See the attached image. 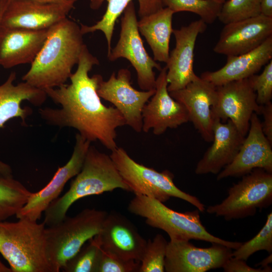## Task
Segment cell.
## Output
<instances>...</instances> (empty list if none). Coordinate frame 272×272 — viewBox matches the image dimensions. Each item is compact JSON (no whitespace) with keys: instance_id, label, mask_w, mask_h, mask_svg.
I'll return each instance as SVG.
<instances>
[{"instance_id":"cell-42","label":"cell","mask_w":272,"mask_h":272,"mask_svg":"<svg viewBox=\"0 0 272 272\" xmlns=\"http://www.w3.org/2000/svg\"><path fill=\"white\" fill-rule=\"evenodd\" d=\"M215 1L222 4L226 2V0H215Z\"/></svg>"},{"instance_id":"cell-13","label":"cell","mask_w":272,"mask_h":272,"mask_svg":"<svg viewBox=\"0 0 272 272\" xmlns=\"http://www.w3.org/2000/svg\"><path fill=\"white\" fill-rule=\"evenodd\" d=\"M91 142L79 133L76 135L73 154L68 162L59 167L51 180L42 189L32 193L27 203L16 214L19 218L40 220L48 206L58 198L65 184L81 171Z\"/></svg>"},{"instance_id":"cell-12","label":"cell","mask_w":272,"mask_h":272,"mask_svg":"<svg viewBox=\"0 0 272 272\" xmlns=\"http://www.w3.org/2000/svg\"><path fill=\"white\" fill-rule=\"evenodd\" d=\"M232 250L218 243L199 248L189 240H170L167 246L165 271L206 272L221 268L232 257Z\"/></svg>"},{"instance_id":"cell-24","label":"cell","mask_w":272,"mask_h":272,"mask_svg":"<svg viewBox=\"0 0 272 272\" xmlns=\"http://www.w3.org/2000/svg\"><path fill=\"white\" fill-rule=\"evenodd\" d=\"M272 58V36L254 49L243 54L227 56L226 64L214 72H205L200 77L216 87L248 78L258 72Z\"/></svg>"},{"instance_id":"cell-19","label":"cell","mask_w":272,"mask_h":272,"mask_svg":"<svg viewBox=\"0 0 272 272\" xmlns=\"http://www.w3.org/2000/svg\"><path fill=\"white\" fill-rule=\"evenodd\" d=\"M272 36V18L260 14L225 24L214 47L215 52L227 56L248 52Z\"/></svg>"},{"instance_id":"cell-18","label":"cell","mask_w":272,"mask_h":272,"mask_svg":"<svg viewBox=\"0 0 272 272\" xmlns=\"http://www.w3.org/2000/svg\"><path fill=\"white\" fill-rule=\"evenodd\" d=\"M74 6L36 0H10L1 26L32 30L48 29L67 18Z\"/></svg>"},{"instance_id":"cell-27","label":"cell","mask_w":272,"mask_h":272,"mask_svg":"<svg viewBox=\"0 0 272 272\" xmlns=\"http://www.w3.org/2000/svg\"><path fill=\"white\" fill-rule=\"evenodd\" d=\"M32 193L14 179L12 173L0 169V221L16 215Z\"/></svg>"},{"instance_id":"cell-31","label":"cell","mask_w":272,"mask_h":272,"mask_svg":"<svg viewBox=\"0 0 272 272\" xmlns=\"http://www.w3.org/2000/svg\"><path fill=\"white\" fill-rule=\"evenodd\" d=\"M260 14V0H228L223 4L218 19L226 24Z\"/></svg>"},{"instance_id":"cell-14","label":"cell","mask_w":272,"mask_h":272,"mask_svg":"<svg viewBox=\"0 0 272 272\" xmlns=\"http://www.w3.org/2000/svg\"><path fill=\"white\" fill-rule=\"evenodd\" d=\"M167 67L160 71L156 78L155 92L142 111V130H153L155 135L164 133L168 128H176L189 121L184 106L173 99L168 91Z\"/></svg>"},{"instance_id":"cell-2","label":"cell","mask_w":272,"mask_h":272,"mask_svg":"<svg viewBox=\"0 0 272 272\" xmlns=\"http://www.w3.org/2000/svg\"><path fill=\"white\" fill-rule=\"evenodd\" d=\"M83 36L80 26L67 18L50 27L23 81L42 90L65 84L85 45Z\"/></svg>"},{"instance_id":"cell-22","label":"cell","mask_w":272,"mask_h":272,"mask_svg":"<svg viewBox=\"0 0 272 272\" xmlns=\"http://www.w3.org/2000/svg\"><path fill=\"white\" fill-rule=\"evenodd\" d=\"M49 29L32 30L1 26L0 65L10 69L31 64L44 44Z\"/></svg>"},{"instance_id":"cell-6","label":"cell","mask_w":272,"mask_h":272,"mask_svg":"<svg viewBox=\"0 0 272 272\" xmlns=\"http://www.w3.org/2000/svg\"><path fill=\"white\" fill-rule=\"evenodd\" d=\"M107 213L85 209L45 229L46 258L51 272H58L85 243L101 231Z\"/></svg>"},{"instance_id":"cell-8","label":"cell","mask_w":272,"mask_h":272,"mask_svg":"<svg viewBox=\"0 0 272 272\" xmlns=\"http://www.w3.org/2000/svg\"><path fill=\"white\" fill-rule=\"evenodd\" d=\"M271 203L272 173L256 168L234 184L221 203L208 206L206 211L230 221L253 216Z\"/></svg>"},{"instance_id":"cell-15","label":"cell","mask_w":272,"mask_h":272,"mask_svg":"<svg viewBox=\"0 0 272 272\" xmlns=\"http://www.w3.org/2000/svg\"><path fill=\"white\" fill-rule=\"evenodd\" d=\"M206 28L207 24L200 19L180 29H173L175 46L166 63L169 92L184 88L197 77L193 71L195 44L198 35Z\"/></svg>"},{"instance_id":"cell-39","label":"cell","mask_w":272,"mask_h":272,"mask_svg":"<svg viewBox=\"0 0 272 272\" xmlns=\"http://www.w3.org/2000/svg\"><path fill=\"white\" fill-rule=\"evenodd\" d=\"M10 0H0V27L2 19Z\"/></svg>"},{"instance_id":"cell-5","label":"cell","mask_w":272,"mask_h":272,"mask_svg":"<svg viewBox=\"0 0 272 272\" xmlns=\"http://www.w3.org/2000/svg\"><path fill=\"white\" fill-rule=\"evenodd\" d=\"M127 209L131 214L144 218L150 226L165 231L170 240H202L222 244L233 250L242 243L225 240L210 233L201 223L198 210L178 212L155 198L143 195H135Z\"/></svg>"},{"instance_id":"cell-7","label":"cell","mask_w":272,"mask_h":272,"mask_svg":"<svg viewBox=\"0 0 272 272\" xmlns=\"http://www.w3.org/2000/svg\"><path fill=\"white\" fill-rule=\"evenodd\" d=\"M110 156L130 191L155 198L162 202L171 197L183 199L203 212L205 205L195 196L178 188L173 181L174 175L166 170L158 172L133 160L124 149L117 147Z\"/></svg>"},{"instance_id":"cell-37","label":"cell","mask_w":272,"mask_h":272,"mask_svg":"<svg viewBox=\"0 0 272 272\" xmlns=\"http://www.w3.org/2000/svg\"><path fill=\"white\" fill-rule=\"evenodd\" d=\"M260 14L272 18V0H260Z\"/></svg>"},{"instance_id":"cell-23","label":"cell","mask_w":272,"mask_h":272,"mask_svg":"<svg viewBox=\"0 0 272 272\" xmlns=\"http://www.w3.org/2000/svg\"><path fill=\"white\" fill-rule=\"evenodd\" d=\"M16 78L15 72H12L7 80L0 85V128L9 120L20 117L24 121L32 113L29 107L23 108V101L28 100L35 105H40L47 96L44 90L36 88L26 82L16 85L13 84ZM0 169L12 171L11 167L0 160Z\"/></svg>"},{"instance_id":"cell-1","label":"cell","mask_w":272,"mask_h":272,"mask_svg":"<svg viewBox=\"0 0 272 272\" xmlns=\"http://www.w3.org/2000/svg\"><path fill=\"white\" fill-rule=\"evenodd\" d=\"M99 64L85 44L77 70L70 78L71 83L44 90L60 108L46 107L39 112L48 124L75 128L87 140L98 141L111 151L117 147L116 129L126 123L117 109L101 102L97 89L102 76H89L93 66Z\"/></svg>"},{"instance_id":"cell-36","label":"cell","mask_w":272,"mask_h":272,"mask_svg":"<svg viewBox=\"0 0 272 272\" xmlns=\"http://www.w3.org/2000/svg\"><path fill=\"white\" fill-rule=\"evenodd\" d=\"M260 114L263 116L261 124L262 131L269 143L272 144V103L269 102L261 106Z\"/></svg>"},{"instance_id":"cell-38","label":"cell","mask_w":272,"mask_h":272,"mask_svg":"<svg viewBox=\"0 0 272 272\" xmlns=\"http://www.w3.org/2000/svg\"><path fill=\"white\" fill-rule=\"evenodd\" d=\"M37 1L54 4H69L74 6L78 0H36Z\"/></svg>"},{"instance_id":"cell-41","label":"cell","mask_w":272,"mask_h":272,"mask_svg":"<svg viewBox=\"0 0 272 272\" xmlns=\"http://www.w3.org/2000/svg\"><path fill=\"white\" fill-rule=\"evenodd\" d=\"M0 272H13L11 267L6 266L0 260Z\"/></svg>"},{"instance_id":"cell-30","label":"cell","mask_w":272,"mask_h":272,"mask_svg":"<svg viewBox=\"0 0 272 272\" xmlns=\"http://www.w3.org/2000/svg\"><path fill=\"white\" fill-rule=\"evenodd\" d=\"M168 242L160 234H157L152 240L147 241L139 272L165 271V258Z\"/></svg>"},{"instance_id":"cell-17","label":"cell","mask_w":272,"mask_h":272,"mask_svg":"<svg viewBox=\"0 0 272 272\" xmlns=\"http://www.w3.org/2000/svg\"><path fill=\"white\" fill-rule=\"evenodd\" d=\"M170 96L185 108L189 118L203 139L213 140L215 118L213 108L217 97V87L197 76L184 88L169 92Z\"/></svg>"},{"instance_id":"cell-3","label":"cell","mask_w":272,"mask_h":272,"mask_svg":"<svg viewBox=\"0 0 272 272\" xmlns=\"http://www.w3.org/2000/svg\"><path fill=\"white\" fill-rule=\"evenodd\" d=\"M117 188L130 191L110 155L90 145L81 171L69 190L45 210L43 222L45 226L55 225L65 219L69 208L78 200Z\"/></svg>"},{"instance_id":"cell-21","label":"cell","mask_w":272,"mask_h":272,"mask_svg":"<svg viewBox=\"0 0 272 272\" xmlns=\"http://www.w3.org/2000/svg\"><path fill=\"white\" fill-rule=\"evenodd\" d=\"M213 133L212 145L196 166L197 175L218 174L233 160L245 138L230 120L223 123L216 118Z\"/></svg>"},{"instance_id":"cell-4","label":"cell","mask_w":272,"mask_h":272,"mask_svg":"<svg viewBox=\"0 0 272 272\" xmlns=\"http://www.w3.org/2000/svg\"><path fill=\"white\" fill-rule=\"evenodd\" d=\"M0 221V253L13 272H51L45 251V225L26 218Z\"/></svg>"},{"instance_id":"cell-35","label":"cell","mask_w":272,"mask_h":272,"mask_svg":"<svg viewBox=\"0 0 272 272\" xmlns=\"http://www.w3.org/2000/svg\"><path fill=\"white\" fill-rule=\"evenodd\" d=\"M222 268L225 272H270L269 265L264 267L253 268L249 266L245 260L231 257L225 263Z\"/></svg>"},{"instance_id":"cell-20","label":"cell","mask_w":272,"mask_h":272,"mask_svg":"<svg viewBox=\"0 0 272 272\" xmlns=\"http://www.w3.org/2000/svg\"><path fill=\"white\" fill-rule=\"evenodd\" d=\"M98 235L102 249L125 259L141 261L147 241L121 214L107 213Z\"/></svg>"},{"instance_id":"cell-10","label":"cell","mask_w":272,"mask_h":272,"mask_svg":"<svg viewBox=\"0 0 272 272\" xmlns=\"http://www.w3.org/2000/svg\"><path fill=\"white\" fill-rule=\"evenodd\" d=\"M217 100L213 108L215 119L231 120L245 137L252 114H260L261 107L256 102L250 77L217 86Z\"/></svg>"},{"instance_id":"cell-40","label":"cell","mask_w":272,"mask_h":272,"mask_svg":"<svg viewBox=\"0 0 272 272\" xmlns=\"http://www.w3.org/2000/svg\"><path fill=\"white\" fill-rule=\"evenodd\" d=\"M272 254L271 253H269V255L264 258L261 261L257 263L256 265L260 266V267H264L269 265L272 262Z\"/></svg>"},{"instance_id":"cell-25","label":"cell","mask_w":272,"mask_h":272,"mask_svg":"<svg viewBox=\"0 0 272 272\" xmlns=\"http://www.w3.org/2000/svg\"><path fill=\"white\" fill-rule=\"evenodd\" d=\"M90 7L93 10L99 9L103 3L106 1L107 8L105 14L100 20L92 26L81 24L82 33L84 35L96 31H102L106 38L108 52H110L111 41L115 22L123 12L128 4L132 0H88ZM139 3L138 14L142 18L153 14L163 8L161 0H137Z\"/></svg>"},{"instance_id":"cell-32","label":"cell","mask_w":272,"mask_h":272,"mask_svg":"<svg viewBox=\"0 0 272 272\" xmlns=\"http://www.w3.org/2000/svg\"><path fill=\"white\" fill-rule=\"evenodd\" d=\"M260 250H265L269 253L272 252L271 212L267 215L265 223L258 233L235 249L232 252V257L246 261L251 255Z\"/></svg>"},{"instance_id":"cell-16","label":"cell","mask_w":272,"mask_h":272,"mask_svg":"<svg viewBox=\"0 0 272 272\" xmlns=\"http://www.w3.org/2000/svg\"><path fill=\"white\" fill-rule=\"evenodd\" d=\"M272 144L264 134L256 113L251 116L244 141L233 160L218 174L217 180L243 176L256 168L272 173Z\"/></svg>"},{"instance_id":"cell-34","label":"cell","mask_w":272,"mask_h":272,"mask_svg":"<svg viewBox=\"0 0 272 272\" xmlns=\"http://www.w3.org/2000/svg\"><path fill=\"white\" fill-rule=\"evenodd\" d=\"M141 262L121 258L102 248L97 272H139Z\"/></svg>"},{"instance_id":"cell-28","label":"cell","mask_w":272,"mask_h":272,"mask_svg":"<svg viewBox=\"0 0 272 272\" xmlns=\"http://www.w3.org/2000/svg\"><path fill=\"white\" fill-rule=\"evenodd\" d=\"M84 245L67 261L61 270L64 272H97L102 255V247L97 235Z\"/></svg>"},{"instance_id":"cell-11","label":"cell","mask_w":272,"mask_h":272,"mask_svg":"<svg viewBox=\"0 0 272 272\" xmlns=\"http://www.w3.org/2000/svg\"><path fill=\"white\" fill-rule=\"evenodd\" d=\"M131 73L127 69H121L117 76L113 72L105 81L102 78L97 92L100 98L111 103L123 116L126 125L135 131L142 130V111L145 105L155 92V89L139 91L130 83Z\"/></svg>"},{"instance_id":"cell-9","label":"cell","mask_w":272,"mask_h":272,"mask_svg":"<svg viewBox=\"0 0 272 272\" xmlns=\"http://www.w3.org/2000/svg\"><path fill=\"white\" fill-rule=\"evenodd\" d=\"M121 19L119 40L111 49L108 59L114 61L119 58L128 60L135 69L138 84L143 91L155 89L154 69L160 71L161 65L146 51L140 36L133 2H130L124 9Z\"/></svg>"},{"instance_id":"cell-26","label":"cell","mask_w":272,"mask_h":272,"mask_svg":"<svg viewBox=\"0 0 272 272\" xmlns=\"http://www.w3.org/2000/svg\"><path fill=\"white\" fill-rule=\"evenodd\" d=\"M174 13L166 7L141 18L138 22L139 32L144 36L155 61L166 63L169 56V43L172 33Z\"/></svg>"},{"instance_id":"cell-29","label":"cell","mask_w":272,"mask_h":272,"mask_svg":"<svg viewBox=\"0 0 272 272\" xmlns=\"http://www.w3.org/2000/svg\"><path fill=\"white\" fill-rule=\"evenodd\" d=\"M163 7L174 14L189 12L198 15L207 24H212L218 19L222 4L215 0H161Z\"/></svg>"},{"instance_id":"cell-33","label":"cell","mask_w":272,"mask_h":272,"mask_svg":"<svg viewBox=\"0 0 272 272\" xmlns=\"http://www.w3.org/2000/svg\"><path fill=\"white\" fill-rule=\"evenodd\" d=\"M250 78L256 93L257 104L263 106L270 102L272 99V60L265 65L260 75H254Z\"/></svg>"}]
</instances>
